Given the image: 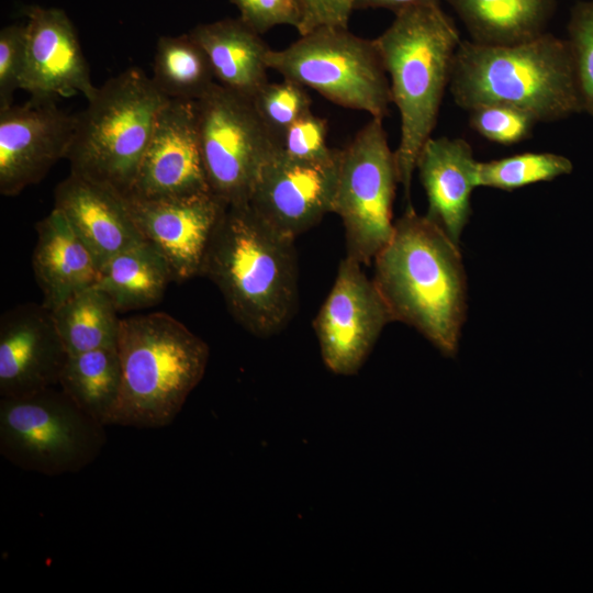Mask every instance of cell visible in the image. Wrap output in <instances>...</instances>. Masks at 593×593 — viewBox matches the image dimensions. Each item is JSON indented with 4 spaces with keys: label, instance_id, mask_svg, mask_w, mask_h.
Here are the masks:
<instances>
[{
    "label": "cell",
    "instance_id": "33",
    "mask_svg": "<svg viewBox=\"0 0 593 593\" xmlns=\"http://www.w3.org/2000/svg\"><path fill=\"white\" fill-rule=\"evenodd\" d=\"M239 19L260 35L278 25L298 27L300 14L294 0H231Z\"/></svg>",
    "mask_w": 593,
    "mask_h": 593
},
{
    "label": "cell",
    "instance_id": "27",
    "mask_svg": "<svg viewBox=\"0 0 593 593\" xmlns=\"http://www.w3.org/2000/svg\"><path fill=\"white\" fill-rule=\"evenodd\" d=\"M567 157L553 153H522L490 161H478L477 186L513 191L551 181L572 171Z\"/></svg>",
    "mask_w": 593,
    "mask_h": 593
},
{
    "label": "cell",
    "instance_id": "26",
    "mask_svg": "<svg viewBox=\"0 0 593 593\" xmlns=\"http://www.w3.org/2000/svg\"><path fill=\"white\" fill-rule=\"evenodd\" d=\"M152 80L166 98L188 101H198L216 82L208 55L189 33L158 40Z\"/></svg>",
    "mask_w": 593,
    "mask_h": 593
},
{
    "label": "cell",
    "instance_id": "3",
    "mask_svg": "<svg viewBox=\"0 0 593 593\" xmlns=\"http://www.w3.org/2000/svg\"><path fill=\"white\" fill-rule=\"evenodd\" d=\"M449 89L463 110L505 104L553 122L583 112L575 64L567 40L550 33L515 45L461 41Z\"/></svg>",
    "mask_w": 593,
    "mask_h": 593
},
{
    "label": "cell",
    "instance_id": "34",
    "mask_svg": "<svg viewBox=\"0 0 593 593\" xmlns=\"http://www.w3.org/2000/svg\"><path fill=\"white\" fill-rule=\"evenodd\" d=\"M300 14L296 31L303 35L324 25L348 27L354 0H294Z\"/></svg>",
    "mask_w": 593,
    "mask_h": 593
},
{
    "label": "cell",
    "instance_id": "9",
    "mask_svg": "<svg viewBox=\"0 0 593 593\" xmlns=\"http://www.w3.org/2000/svg\"><path fill=\"white\" fill-rule=\"evenodd\" d=\"M398 183L383 119L371 118L338 155L332 212L344 225L346 257L368 265L390 240Z\"/></svg>",
    "mask_w": 593,
    "mask_h": 593
},
{
    "label": "cell",
    "instance_id": "15",
    "mask_svg": "<svg viewBox=\"0 0 593 593\" xmlns=\"http://www.w3.org/2000/svg\"><path fill=\"white\" fill-rule=\"evenodd\" d=\"M204 192L211 190L200 149L195 101L169 99L125 197L168 199Z\"/></svg>",
    "mask_w": 593,
    "mask_h": 593
},
{
    "label": "cell",
    "instance_id": "4",
    "mask_svg": "<svg viewBox=\"0 0 593 593\" xmlns=\"http://www.w3.org/2000/svg\"><path fill=\"white\" fill-rule=\"evenodd\" d=\"M460 42L454 20L439 3L398 12L374 38L400 113L401 135L394 155L399 183L407 200L416 160L436 126Z\"/></svg>",
    "mask_w": 593,
    "mask_h": 593
},
{
    "label": "cell",
    "instance_id": "8",
    "mask_svg": "<svg viewBox=\"0 0 593 593\" xmlns=\"http://www.w3.org/2000/svg\"><path fill=\"white\" fill-rule=\"evenodd\" d=\"M269 69L315 90L346 109L384 119L392 103L390 81L374 40L348 27L314 29L282 49H270Z\"/></svg>",
    "mask_w": 593,
    "mask_h": 593
},
{
    "label": "cell",
    "instance_id": "2",
    "mask_svg": "<svg viewBox=\"0 0 593 593\" xmlns=\"http://www.w3.org/2000/svg\"><path fill=\"white\" fill-rule=\"evenodd\" d=\"M294 240L248 203L228 205L212 235L200 275L219 288L234 318L256 336L278 333L295 312Z\"/></svg>",
    "mask_w": 593,
    "mask_h": 593
},
{
    "label": "cell",
    "instance_id": "16",
    "mask_svg": "<svg viewBox=\"0 0 593 593\" xmlns=\"http://www.w3.org/2000/svg\"><path fill=\"white\" fill-rule=\"evenodd\" d=\"M25 25V69L21 89L33 100L82 94L92 99L94 87L76 30L56 8L32 7Z\"/></svg>",
    "mask_w": 593,
    "mask_h": 593
},
{
    "label": "cell",
    "instance_id": "12",
    "mask_svg": "<svg viewBox=\"0 0 593 593\" xmlns=\"http://www.w3.org/2000/svg\"><path fill=\"white\" fill-rule=\"evenodd\" d=\"M339 149L329 160L295 159L279 149L262 167L248 204L271 227L296 238L332 212Z\"/></svg>",
    "mask_w": 593,
    "mask_h": 593
},
{
    "label": "cell",
    "instance_id": "17",
    "mask_svg": "<svg viewBox=\"0 0 593 593\" xmlns=\"http://www.w3.org/2000/svg\"><path fill=\"white\" fill-rule=\"evenodd\" d=\"M67 356L49 309L31 303L3 313L0 396H25L58 385Z\"/></svg>",
    "mask_w": 593,
    "mask_h": 593
},
{
    "label": "cell",
    "instance_id": "32",
    "mask_svg": "<svg viewBox=\"0 0 593 593\" xmlns=\"http://www.w3.org/2000/svg\"><path fill=\"white\" fill-rule=\"evenodd\" d=\"M25 69V25L12 24L0 31V109L13 104Z\"/></svg>",
    "mask_w": 593,
    "mask_h": 593
},
{
    "label": "cell",
    "instance_id": "18",
    "mask_svg": "<svg viewBox=\"0 0 593 593\" xmlns=\"http://www.w3.org/2000/svg\"><path fill=\"white\" fill-rule=\"evenodd\" d=\"M101 266L144 239L125 198L113 188L70 172L55 189V204Z\"/></svg>",
    "mask_w": 593,
    "mask_h": 593
},
{
    "label": "cell",
    "instance_id": "24",
    "mask_svg": "<svg viewBox=\"0 0 593 593\" xmlns=\"http://www.w3.org/2000/svg\"><path fill=\"white\" fill-rule=\"evenodd\" d=\"M121 385L116 346L68 355L58 382L78 407L103 425L119 400Z\"/></svg>",
    "mask_w": 593,
    "mask_h": 593
},
{
    "label": "cell",
    "instance_id": "13",
    "mask_svg": "<svg viewBox=\"0 0 593 593\" xmlns=\"http://www.w3.org/2000/svg\"><path fill=\"white\" fill-rule=\"evenodd\" d=\"M142 238L167 261L174 281L200 275L227 204L212 192L168 199L124 197Z\"/></svg>",
    "mask_w": 593,
    "mask_h": 593
},
{
    "label": "cell",
    "instance_id": "11",
    "mask_svg": "<svg viewBox=\"0 0 593 593\" xmlns=\"http://www.w3.org/2000/svg\"><path fill=\"white\" fill-rule=\"evenodd\" d=\"M390 322L389 309L361 264L349 257L342 259L313 321L325 366L340 376L357 373Z\"/></svg>",
    "mask_w": 593,
    "mask_h": 593
},
{
    "label": "cell",
    "instance_id": "29",
    "mask_svg": "<svg viewBox=\"0 0 593 593\" xmlns=\"http://www.w3.org/2000/svg\"><path fill=\"white\" fill-rule=\"evenodd\" d=\"M567 41L574 58L583 112L593 116V0L579 1L572 8Z\"/></svg>",
    "mask_w": 593,
    "mask_h": 593
},
{
    "label": "cell",
    "instance_id": "10",
    "mask_svg": "<svg viewBox=\"0 0 593 593\" xmlns=\"http://www.w3.org/2000/svg\"><path fill=\"white\" fill-rule=\"evenodd\" d=\"M203 166L211 192L227 205L249 202L265 164L280 143L251 99L215 82L195 101Z\"/></svg>",
    "mask_w": 593,
    "mask_h": 593
},
{
    "label": "cell",
    "instance_id": "7",
    "mask_svg": "<svg viewBox=\"0 0 593 593\" xmlns=\"http://www.w3.org/2000/svg\"><path fill=\"white\" fill-rule=\"evenodd\" d=\"M102 423L61 390L1 398L0 454L13 466L44 475L76 473L102 451Z\"/></svg>",
    "mask_w": 593,
    "mask_h": 593
},
{
    "label": "cell",
    "instance_id": "30",
    "mask_svg": "<svg viewBox=\"0 0 593 593\" xmlns=\"http://www.w3.org/2000/svg\"><path fill=\"white\" fill-rule=\"evenodd\" d=\"M473 131L490 142L513 145L526 139L537 120L529 113L505 104H484L469 111Z\"/></svg>",
    "mask_w": 593,
    "mask_h": 593
},
{
    "label": "cell",
    "instance_id": "5",
    "mask_svg": "<svg viewBox=\"0 0 593 593\" xmlns=\"http://www.w3.org/2000/svg\"><path fill=\"white\" fill-rule=\"evenodd\" d=\"M116 348L122 385L105 425H170L204 376L206 343L171 315L155 312L120 320Z\"/></svg>",
    "mask_w": 593,
    "mask_h": 593
},
{
    "label": "cell",
    "instance_id": "21",
    "mask_svg": "<svg viewBox=\"0 0 593 593\" xmlns=\"http://www.w3.org/2000/svg\"><path fill=\"white\" fill-rule=\"evenodd\" d=\"M189 34L208 55L219 85L253 100L268 82L271 48L239 18L200 24Z\"/></svg>",
    "mask_w": 593,
    "mask_h": 593
},
{
    "label": "cell",
    "instance_id": "6",
    "mask_svg": "<svg viewBox=\"0 0 593 593\" xmlns=\"http://www.w3.org/2000/svg\"><path fill=\"white\" fill-rule=\"evenodd\" d=\"M169 99L138 68L98 88L76 115L66 159L70 172L130 194L158 114Z\"/></svg>",
    "mask_w": 593,
    "mask_h": 593
},
{
    "label": "cell",
    "instance_id": "23",
    "mask_svg": "<svg viewBox=\"0 0 593 593\" xmlns=\"http://www.w3.org/2000/svg\"><path fill=\"white\" fill-rule=\"evenodd\" d=\"M172 273L166 259L147 242L135 244L100 266L97 287L118 311L138 310L159 302Z\"/></svg>",
    "mask_w": 593,
    "mask_h": 593
},
{
    "label": "cell",
    "instance_id": "35",
    "mask_svg": "<svg viewBox=\"0 0 593 593\" xmlns=\"http://www.w3.org/2000/svg\"><path fill=\"white\" fill-rule=\"evenodd\" d=\"M439 3V0H354V10L388 9L398 12L421 4Z\"/></svg>",
    "mask_w": 593,
    "mask_h": 593
},
{
    "label": "cell",
    "instance_id": "22",
    "mask_svg": "<svg viewBox=\"0 0 593 593\" xmlns=\"http://www.w3.org/2000/svg\"><path fill=\"white\" fill-rule=\"evenodd\" d=\"M481 45H515L546 33L556 0H447Z\"/></svg>",
    "mask_w": 593,
    "mask_h": 593
},
{
    "label": "cell",
    "instance_id": "1",
    "mask_svg": "<svg viewBox=\"0 0 593 593\" xmlns=\"http://www.w3.org/2000/svg\"><path fill=\"white\" fill-rule=\"evenodd\" d=\"M373 261L372 280L392 321L414 327L444 356L454 357L467 313L459 246L409 205Z\"/></svg>",
    "mask_w": 593,
    "mask_h": 593
},
{
    "label": "cell",
    "instance_id": "20",
    "mask_svg": "<svg viewBox=\"0 0 593 593\" xmlns=\"http://www.w3.org/2000/svg\"><path fill=\"white\" fill-rule=\"evenodd\" d=\"M36 233L32 267L43 293L42 304L52 311L75 293L96 286L100 265L57 209L36 224Z\"/></svg>",
    "mask_w": 593,
    "mask_h": 593
},
{
    "label": "cell",
    "instance_id": "19",
    "mask_svg": "<svg viewBox=\"0 0 593 593\" xmlns=\"http://www.w3.org/2000/svg\"><path fill=\"white\" fill-rule=\"evenodd\" d=\"M477 165L470 144L460 137H430L423 146L416 169L426 192V215L459 246L471 214L477 188Z\"/></svg>",
    "mask_w": 593,
    "mask_h": 593
},
{
    "label": "cell",
    "instance_id": "14",
    "mask_svg": "<svg viewBox=\"0 0 593 593\" xmlns=\"http://www.w3.org/2000/svg\"><path fill=\"white\" fill-rule=\"evenodd\" d=\"M76 125L53 100L0 109V193L14 197L66 158Z\"/></svg>",
    "mask_w": 593,
    "mask_h": 593
},
{
    "label": "cell",
    "instance_id": "28",
    "mask_svg": "<svg viewBox=\"0 0 593 593\" xmlns=\"http://www.w3.org/2000/svg\"><path fill=\"white\" fill-rule=\"evenodd\" d=\"M254 105L270 132L280 139L298 120L312 112L305 87L284 79L267 82L253 98Z\"/></svg>",
    "mask_w": 593,
    "mask_h": 593
},
{
    "label": "cell",
    "instance_id": "31",
    "mask_svg": "<svg viewBox=\"0 0 593 593\" xmlns=\"http://www.w3.org/2000/svg\"><path fill=\"white\" fill-rule=\"evenodd\" d=\"M326 137V120L310 112L284 132L280 139V149L295 159L329 160L336 156L338 149L328 147Z\"/></svg>",
    "mask_w": 593,
    "mask_h": 593
},
{
    "label": "cell",
    "instance_id": "25",
    "mask_svg": "<svg viewBox=\"0 0 593 593\" xmlns=\"http://www.w3.org/2000/svg\"><path fill=\"white\" fill-rule=\"evenodd\" d=\"M112 300L97 286L81 290L52 310L68 355L116 346L120 318Z\"/></svg>",
    "mask_w": 593,
    "mask_h": 593
}]
</instances>
